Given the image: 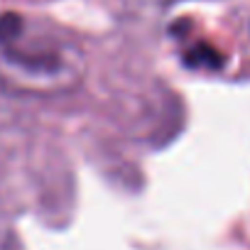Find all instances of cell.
Here are the masks:
<instances>
[{
    "label": "cell",
    "mask_w": 250,
    "mask_h": 250,
    "mask_svg": "<svg viewBox=\"0 0 250 250\" xmlns=\"http://www.w3.org/2000/svg\"><path fill=\"white\" fill-rule=\"evenodd\" d=\"M20 27H22V18H18V15H0V44H3L8 37H13Z\"/></svg>",
    "instance_id": "2"
},
{
    "label": "cell",
    "mask_w": 250,
    "mask_h": 250,
    "mask_svg": "<svg viewBox=\"0 0 250 250\" xmlns=\"http://www.w3.org/2000/svg\"><path fill=\"white\" fill-rule=\"evenodd\" d=\"M81 44L57 30L22 27L0 44V86L18 96H66L83 83Z\"/></svg>",
    "instance_id": "1"
}]
</instances>
